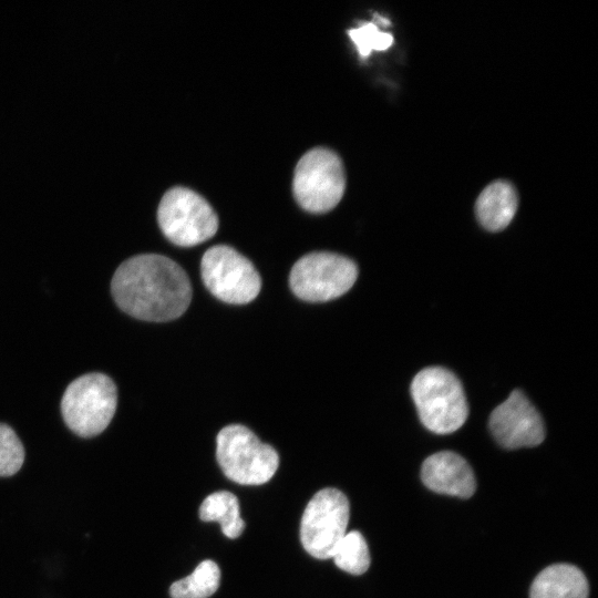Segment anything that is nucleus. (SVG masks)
Returning <instances> with one entry per match:
<instances>
[{"instance_id": "ddd939ff", "label": "nucleus", "mask_w": 598, "mask_h": 598, "mask_svg": "<svg viewBox=\"0 0 598 598\" xmlns=\"http://www.w3.org/2000/svg\"><path fill=\"white\" fill-rule=\"evenodd\" d=\"M517 194L512 184L496 181L489 184L476 200V216L481 225L491 231L504 229L515 216Z\"/></svg>"}, {"instance_id": "0eeeda50", "label": "nucleus", "mask_w": 598, "mask_h": 598, "mask_svg": "<svg viewBox=\"0 0 598 598\" xmlns=\"http://www.w3.org/2000/svg\"><path fill=\"white\" fill-rule=\"evenodd\" d=\"M357 277L358 268L351 259L330 251H313L295 262L289 286L299 299L322 302L344 295Z\"/></svg>"}, {"instance_id": "f03ea898", "label": "nucleus", "mask_w": 598, "mask_h": 598, "mask_svg": "<svg viewBox=\"0 0 598 598\" xmlns=\"http://www.w3.org/2000/svg\"><path fill=\"white\" fill-rule=\"evenodd\" d=\"M411 394L423 425L437 434L458 430L466 421L468 406L460 380L442 367L421 370L411 383Z\"/></svg>"}, {"instance_id": "f8f14e48", "label": "nucleus", "mask_w": 598, "mask_h": 598, "mask_svg": "<svg viewBox=\"0 0 598 598\" xmlns=\"http://www.w3.org/2000/svg\"><path fill=\"white\" fill-rule=\"evenodd\" d=\"M589 585L585 574L570 564H554L534 579L529 598H588Z\"/></svg>"}, {"instance_id": "9b49d317", "label": "nucleus", "mask_w": 598, "mask_h": 598, "mask_svg": "<svg viewBox=\"0 0 598 598\" xmlns=\"http://www.w3.org/2000/svg\"><path fill=\"white\" fill-rule=\"evenodd\" d=\"M421 478L431 491L470 498L476 489L475 475L461 455L442 451L430 455L422 464Z\"/></svg>"}, {"instance_id": "6e6552de", "label": "nucleus", "mask_w": 598, "mask_h": 598, "mask_svg": "<svg viewBox=\"0 0 598 598\" xmlns=\"http://www.w3.org/2000/svg\"><path fill=\"white\" fill-rule=\"evenodd\" d=\"M200 275L209 292L226 303H248L261 288L260 276L252 262L226 245L213 246L205 251Z\"/></svg>"}, {"instance_id": "7ed1b4c3", "label": "nucleus", "mask_w": 598, "mask_h": 598, "mask_svg": "<svg viewBox=\"0 0 598 598\" xmlns=\"http://www.w3.org/2000/svg\"><path fill=\"white\" fill-rule=\"evenodd\" d=\"M216 457L223 473L241 485L267 483L279 465L276 450L240 424H230L219 431Z\"/></svg>"}, {"instance_id": "a211bd4d", "label": "nucleus", "mask_w": 598, "mask_h": 598, "mask_svg": "<svg viewBox=\"0 0 598 598\" xmlns=\"http://www.w3.org/2000/svg\"><path fill=\"white\" fill-rule=\"evenodd\" d=\"M24 461V448L16 432L0 423V476L14 475Z\"/></svg>"}, {"instance_id": "423d86ee", "label": "nucleus", "mask_w": 598, "mask_h": 598, "mask_svg": "<svg viewBox=\"0 0 598 598\" xmlns=\"http://www.w3.org/2000/svg\"><path fill=\"white\" fill-rule=\"evenodd\" d=\"M157 220L165 237L181 247H192L212 238L218 217L209 203L196 192L177 186L162 197Z\"/></svg>"}, {"instance_id": "dca6fc26", "label": "nucleus", "mask_w": 598, "mask_h": 598, "mask_svg": "<svg viewBox=\"0 0 598 598\" xmlns=\"http://www.w3.org/2000/svg\"><path fill=\"white\" fill-rule=\"evenodd\" d=\"M331 558L338 568L352 575H362L370 566L368 544L358 530L346 533Z\"/></svg>"}, {"instance_id": "20e7f679", "label": "nucleus", "mask_w": 598, "mask_h": 598, "mask_svg": "<svg viewBox=\"0 0 598 598\" xmlns=\"http://www.w3.org/2000/svg\"><path fill=\"white\" fill-rule=\"evenodd\" d=\"M117 390L110 377L86 373L73 380L64 391L61 412L66 426L82 437L102 433L116 410Z\"/></svg>"}, {"instance_id": "2eb2a0df", "label": "nucleus", "mask_w": 598, "mask_h": 598, "mask_svg": "<svg viewBox=\"0 0 598 598\" xmlns=\"http://www.w3.org/2000/svg\"><path fill=\"white\" fill-rule=\"evenodd\" d=\"M220 570L209 559L203 560L187 577L173 582L169 587L172 598H208L219 587Z\"/></svg>"}, {"instance_id": "f3484780", "label": "nucleus", "mask_w": 598, "mask_h": 598, "mask_svg": "<svg viewBox=\"0 0 598 598\" xmlns=\"http://www.w3.org/2000/svg\"><path fill=\"white\" fill-rule=\"evenodd\" d=\"M348 34L362 60L369 58L373 50L384 51L393 43L392 34L381 31L375 22H363L350 29Z\"/></svg>"}, {"instance_id": "1a4fd4ad", "label": "nucleus", "mask_w": 598, "mask_h": 598, "mask_svg": "<svg viewBox=\"0 0 598 598\" xmlns=\"http://www.w3.org/2000/svg\"><path fill=\"white\" fill-rule=\"evenodd\" d=\"M350 505L339 489L327 487L309 501L300 523V542L318 559H329L347 533Z\"/></svg>"}, {"instance_id": "39448f33", "label": "nucleus", "mask_w": 598, "mask_h": 598, "mask_svg": "<svg viewBox=\"0 0 598 598\" xmlns=\"http://www.w3.org/2000/svg\"><path fill=\"white\" fill-rule=\"evenodd\" d=\"M346 189V173L341 158L326 147L305 153L296 165L292 192L301 208L321 214L334 208Z\"/></svg>"}, {"instance_id": "9d476101", "label": "nucleus", "mask_w": 598, "mask_h": 598, "mask_svg": "<svg viewBox=\"0 0 598 598\" xmlns=\"http://www.w3.org/2000/svg\"><path fill=\"white\" fill-rule=\"evenodd\" d=\"M489 429L499 445L505 448L533 447L545 439L543 419L520 390L494 409Z\"/></svg>"}, {"instance_id": "f257e3e1", "label": "nucleus", "mask_w": 598, "mask_h": 598, "mask_svg": "<svg viewBox=\"0 0 598 598\" xmlns=\"http://www.w3.org/2000/svg\"><path fill=\"white\" fill-rule=\"evenodd\" d=\"M111 291L116 305L127 315L152 322L181 317L192 299L185 270L174 260L157 254L128 258L115 270Z\"/></svg>"}, {"instance_id": "4468645a", "label": "nucleus", "mask_w": 598, "mask_h": 598, "mask_svg": "<svg viewBox=\"0 0 598 598\" xmlns=\"http://www.w3.org/2000/svg\"><path fill=\"white\" fill-rule=\"evenodd\" d=\"M199 517L204 522H218L228 538H237L245 528L240 517L237 497L226 491L208 495L199 507Z\"/></svg>"}]
</instances>
